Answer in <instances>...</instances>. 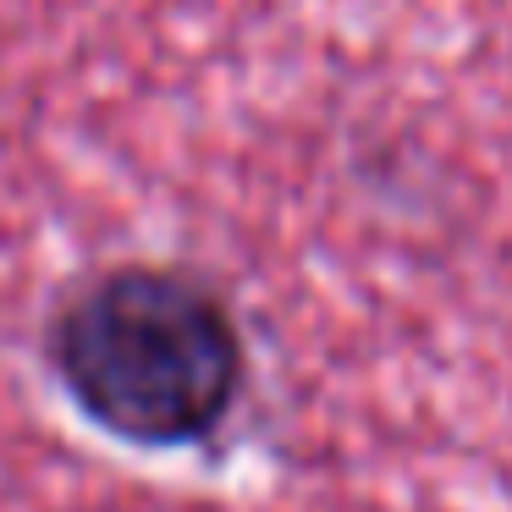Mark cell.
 <instances>
[{"mask_svg":"<svg viewBox=\"0 0 512 512\" xmlns=\"http://www.w3.org/2000/svg\"><path fill=\"white\" fill-rule=\"evenodd\" d=\"M50 364L100 430L133 446H193L243 391V336L210 287L127 265L56 314Z\"/></svg>","mask_w":512,"mask_h":512,"instance_id":"6da1fadb","label":"cell"}]
</instances>
